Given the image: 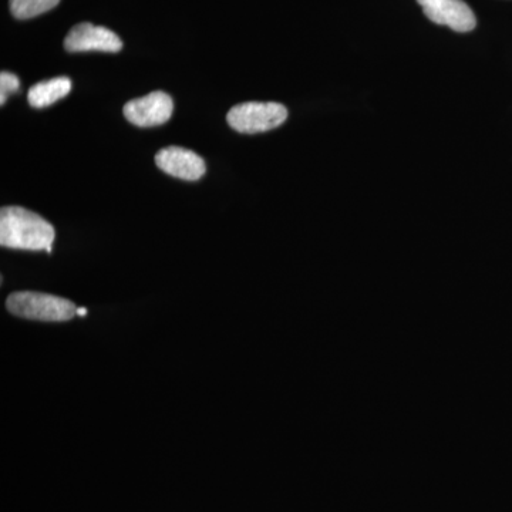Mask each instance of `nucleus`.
Segmentation results:
<instances>
[{"label": "nucleus", "mask_w": 512, "mask_h": 512, "mask_svg": "<svg viewBox=\"0 0 512 512\" xmlns=\"http://www.w3.org/2000/svg\"><path fill=\"white\" fill-rule=\"evenodd\" d=\"M55 228L45 218L22 207L0 211V245L25 251L52 252Z\"/></svg>", "instance_id": "1"}, {"label": "nucleus", "mask_w": 512, "mask_h": 512, "mask_svg": "<svg viewBox=\"0 0 512 512\" xmlns=\"http://www.w3.org/2000/svg\"><path fill=\"white\" fill-rule=\"evenodd\" d=\"M6 308L19 318L39 322H67L77 315V306L73 302L40 292L10 293Z\"/></svg>", "instance_id": "2"}, {"label": "nucleus", "mask_w": 512, "mask_h": 512, "mask_svg": "<svg viewBox=\"0 0 512 512\" xmlns=\"http://www.w3.org/2000/svg\"><path fill=\"white\" fill-rule=\"evenodd\" d=\"M288 119V110L279 103L248 101L229 110L227 121L238 133L256 134L274 130Z\"/></svg>", "instance_id": "3"}, {"label": "nucleus", "mask_w": 512, "mask_h": 512, "mask_svg": "<svg viewBox=\"0 0 512 512\" xmlns=\"http://www.w3.org/2000/svg\"><path fill=\"white\" fill-rule=\"evenodd\" d=\"M67 52H106L117 53L123 49V42L116 33L103 26H94L92 23H80L70 30L64 39Z\"/></svg>", "instance_id": "4"}, {"label": "nucleus", "mask_w": 512, "mask_h": 512, "mask_svg": "<svg viewBox=\"0 0 512 512\" xmlns=\"http://www.w3.org/2000/svg\"><path fill=\"white\" fill-rule=\"evenodd\" d=\"M173 99L164 92H153L147 96L128 101L124 106V116L137 127L161 126L171 119Z\"/></svg>", "instance_id": "5"}, {"label": "nucleus", "mask_w": 512, "mask_h": 512, "mask_svg": "<svg viewBox=\"0 0 512 512\" xmlns=\"http://www.w3.org/2000/svg\"><path fill=\"white\" fill-rule=\"evenodd\" d=\"M424 15L437 23L456 32H471L477 26L473 10L463 0H417Z\"/></svg>", "instance_id": "6"}, {"label": "nucleus", "mask_w": 512, "mask_h": 512, "mask_svg": "<svg viewBox=\"0 0 512 512\" xmlns=\"http://www.w3.org/2000/svg\"><path fill=\"white\" fill-rule=\"evenodd\" d=\"M156 164L165 174L185 181L200 180L207 170L204 160L198 154L183 147H165L158 151Z\"/></svg>", "instance_id": "7"}, {"label": "nucleus", "mask_w": 512, "mask_h": 512, "mask_svg": "<svg viewBox=\"0 0 512 512\" xmlns=\"http://www.w3.org/2000/svg\"><path fill=\"white\" fill-rule=\"evenodd\" d=\"M72 90V80L69 77H55L35 84L29 90V104L35 109H45L52 106L57 100L63 99Z\"/></svg>", "instance_id": "8"}, {"label": "nucleus", "mask_w": 512, "mask_h": 512, "mask_svg": "<svg viewBox=\"0 0 512 512\" xmlns=\"http://www.w3.org/2000/svg\"><path fill=\"white\" fill-rule=\"evenodd\" d=\"M60 0H10V12L16 19L26 20L55 9Z\"/></svg>", "instance_id": "9"}, {"label": "nucleus", "mask_w": 512, "mask_h": 512, "mask_svg": "<svg viewBox=\"0 0 512 512\" xmlns=\"http://www.w3.org/2000/svg\"><path fill=\"white\" fill-rule=\"evenodd\" d=\"M19 87V77L16 74L2 72L0 74V104L3 106L10 94L18 92Z\"/></svg>", "instance_id": "10"}, {"label": "nucleus", "mask_w": 512, "mask_h": 512, "mask_svg": "<svg viewBox=\"0 0 512 512\" xmlns=\"http://www.w3.org/2000/svg\"><path fill=\"white\" fill-rule=\"evenodd\" d=\"M77 315H80V316L87 315V309L77 308Z\"/></svg>", "instance_id": "11"}]
</instances>
